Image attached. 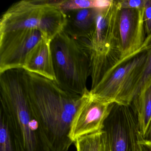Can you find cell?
I'll return each mask as SVG.
<instances>
[{"label": "cell", "instance_id": "cell-1", "mask_svg": "<svg viewBox=\"0 0 151 151\" xmlns=\"http://www.w3.org/2000/svg\"><path fill=\"white\" fill-rule=\"evenodd\" d=\"M28 98L50 151H68L73 141L71 124L83 96L61 88L55 82L25 70Z\"/></svg>", "mask_w": 151, "mask_h": 151}, {"label": "cell", "instance_id": "cell-2", "mask_svg": "<svg viewBox=\"0 0 151 151\" xmlns=\"http://www.w3.org/2000/svg\"><path fill=\"white\" fill-rule=\"evenodd\" d=\"M0 99L22 151H50L30 105L24 69L0 73Z\"/></svg>", "mask_w": 151, "mask_h": 151}, {"label": "cell", "instance_id": "cell-3", "mask_svg": "<svg viewBox=\"0 0 151 151\" xmlns=\"http://www.w3.org/2000/svg\"><path fill=\"white\" fill-rule=\"evenodd\" d=\"M56 82L61 88L83 96L89 91L91 45L85 39L73 37L63 31L51 41Z\"/></svg>", "mask_w": 151, "mask_h": 151}, {"label": "cell", "instance_id": "cell-4", "mask_svg": "<svg viewBox=\"0 0 151 151\" xmlns=\"http://www.w3.org/2000/svg\"><path fill=\"white\" fill-rule=\"evenodd\" d=\"M58 1L23 0L13 4L1 16L0 33L35 29L51 40L63 31L66 14L57 5Z\"/></svg>", "mask_w": 151, "mask_h": 151}, {"label": "cell", "instance_id": "cell-5", "mask_svg": "<svg viewBox=\"0 0 151 151\" xmlns=\"http://www.w3.org/2000/svg\"><path fill=\"white\" fill-rule=\"evenodd\" d=\"M149 49L116 69L91 89V95L106 103L130 106L138 91Z\"/></svg>", "mask_w": 151, "mask_h": 151}, {"label": "cell", "instance_id": "cell-6", "mask_svg": "<svg viewBox=\"0 0 151 151\" xmlns=\"http://www.w3.org/2000/svg\"><path fill=\"white\" fill-rule=\"evenodd\" d=\"M121 9L119 1L113 0L107 8L97 9L94 29L89 40L91 53L106 57L116 63L122 60L118 31Z\"/></svg>", "mask_w": 151, "mask_h": 151}, {"label": "cell", "instance_id": "cell-7", "mask_svg": "<svg viewBox=\"0 0 151 151\" xmlns=\"http://www.w3.org/2000/svg\"><path fill=\"white\" fill-rule=\"evenodd\" d=\"M103 130L111 151H139L142 138L136 116L131 106L114 104Z\"/></svg>", "mask_w": 151, "mask_h": 151}, {"label": "cell", "instance_id": "cell-8", "mask_svg": "<svg viewBox=\"0 0 151 151\" xmlns=\"http://www.w3.org/2000/svg\"><path fill=\"white\" fill-rule=\"evenodd\" d=\"M45 39L42 32L35 29L0 33V73L24 69L30 54Z\"/></svg>", "mask_w": 151, "mask_h": 151}, {"label": "cell", "instance_id": "cell-9", "mask_svg": "<svg viewBox=\"0 0 151 151\" xmlns=\"http://www.w3.org/2000/svg\"><path fill=\"white\" fill-rule=\"evenodd\" d=\"M144 8L120 9L118 31L122 59L137 55L151 47V35H145Z\"/></svg>", "mask_w": 151, "mask_h": 151}, {"label": "cell", "instance_id": "cell-10", "mask_svg": "<svg viewBox=\"0 0 151 151\" xmlns=\"http://www.w3.org/2000/svg\"><path fill=\"white\" fill-rule=\"evenodd\" d=\"M114 105L95 99L90 91L83 95L71 124L70 137L73 143L79 138L103 130Z\"/></svg>", "mask_w": 151, "mask_h": 151}, {"label": "cell", "instance_id": "cell-11", "mask_svg": "<svg viewBox=\"0 0 151 151\" xmlns=\"http://www.w3.org/2000/svg\"><path fill=\"white\" fill-rule=\"evenodd\" d=\"M51 41L44 40L30 54L23 69L56 82Z\"/></svg>", "mask_w": 151, "mask_h": 151}, {"label": "cell", "instance_id": "cell-12", "mask_svg": "<svg viewBox=\"0 0 151 151\" xmlns=\"http://www.w3.org/2000/svg\"><path fill=\"white\" fill-rule=\"evenodd\" d=\"M97 10L94 8L84 9L66 12V24L63 31L73 37L90 40Z\"/></svg>", "mask_w": 151, "mask_h": 151}, {"label": "cell", "instance_id": "cell-13", "mask_svg": "<svg viewBox=\"0 0 151 151\" xmlns=\"http://www.w3.org/2000/svg\"><path fill=\"white\" fill-rule=\"evenodd\" d=\"M130 106L144 138L151 122V79L141 87Z\"/></svg>", "mask_w": 151, "mask_h": 151}, {"label": "cell", "instance_id": "cell-14", "mask_svg": "<svg viewBox=\"0 0 151 151\" xmlns=\"http://www.w3.org/2000/svg\"><path fill=\"white\" fill-rule=\"evenodd\" d=\"M74 143L77 151H111L104 130L79 138Z\"/></svg>", "mask_w": 151, "mask_h": 151}, {"label": "cell", "instance_id": "cell-15", "mask_svg": "<svg viewBox=\"0 0 151 151\" xmlns=\"http://www.w3.org/2000/svg\"><path fill=\"white\" fill-rule=\"evenodd\" d=\"M0 151H22L4 110L0 109Z\"/></svg>", "mask_w": 151, "mask_h": 151}, {"label": "cell", "instance_id": "cell-16", "mask_svg": "<svg viewBox=\"0 0 151 151\" xmlns=\"http://www.w3.org/2000/svg\"><path fill=\"white\" fill-rule=\"evenodd\" d=\"M58 6L64 13L71 10L94 8V0L58 1Z\"/></svg>", "mask_w": 151, "mask_h": 151}, {"label": "cell", "instance_id": "cell-17", "mask_svg": "<svg viewBox=\"0 0 151 151\" xmlns=\"http://www.w3.org/2000/svg\"><path fill=\"white\" fill-rule=\"evenodd\" d=\"M151 79V47L148 50V55L139 83V91L141 87ZM137 92V93H138Z\"/></svg>", "mask_w": 151, "mask_h": 151}, {"label": "cell", "instance_id": "cell-18", "mask_svg": "<svg viewBox=\"0 0 151 151\" xmlns=\"http://www.w3.org/2000/svg\"><path fill=\"white\" fill-rule=\"evenodd\" d=\"M144 23L145 33L151 35V0H146L144 6Z\"/></svg>", "mask_w": 151, "mask_h": 151}, {"label": "cell", "instance_id": "cell-19", "mask_svg": "<svg viewBox=\"0 0 151 151\" xmlns=\"http://www.w3.org/2000/svg\"><path fill=\"white\" fill-rule=\"evenodd\" d=\"M146 0H121L119 1L121 9H142Z\"/></svg>", "mask_w": 151, "mask_h": 151}, {"label": "cell", "instance_id": "cell-20", "mask_svg": "<svg viewBox=\"0 0 151 151\" xmlns=\"http://www.w3.org/2000/svg\"><path fill=\"white\" fill-rule=\"evenodd\" d=\"M113 0H94V8L104 9L111 5Z\"/></svg>", "mask_w": 151, "mask_h": 151}, {"label": "cell", "instance_id": "cell-21", "mask_svg": "<svg viewBox=\"0 0 151 151\" xmlns=\"http://www.w3.org/2000/svg\"><path fill=\"white\" fill-rule=\"evenodd\" d=\"M139 151H151V143L145 141L143 138L139 142Z\"/></svg>", "mask_w": 151, "mask_h": 151}, {"label": "cell", "instance_id": "cell-22", "mask_svg": "<svg viewBox=\"0 0 151 151\" xmlns=\"http://www.w3.org/2000/svg\"><path fill=\"white\" fill-rule=\"evenodd\" d=\"M144 139L145 141L151 143V122L147 129L145 136L144 137Z\"/></svg>", "mask_w": 151, "mask_h": 151}]
</instances>
